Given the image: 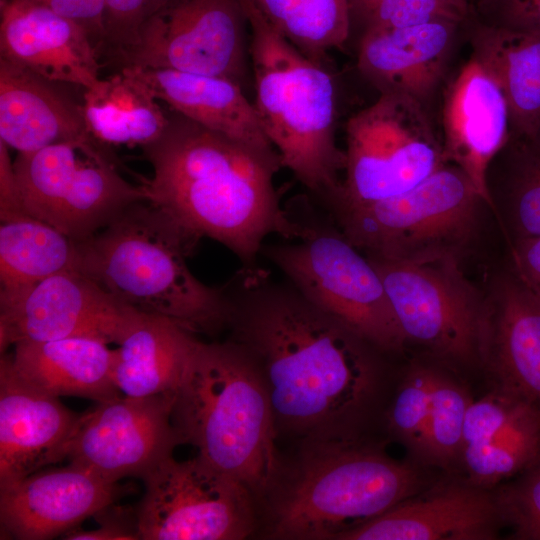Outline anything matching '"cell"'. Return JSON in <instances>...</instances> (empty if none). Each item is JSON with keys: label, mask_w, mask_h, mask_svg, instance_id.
Wrapping results in <instances>:
<instances>
[{"label": "cell", "mask_w": 540, "mask_h": 540, "mask_svg": "<svg viewBox=\"0 0 540 540\" xmlns=\"http://www.w3.org/2000/svg\"><path fill=\"white\" fill-rule=\"evenodd\" d=\"M470 402L461 387L434 372L421 454L423 458L447 464L460 455L464 421Z\"/></svg>", "instance_id": "32"}, {"label": "cell", "mask_w": 540, "mask_h": 540, "mask_svg": "<svg viewBox=\"0 0 540 540\" xmlns=\"http://www.w3.org/2000/svg\"><path fill=\"white\" fill-rule=\"evenodd\" d=\"M125 67L176 114L264 155L279 158L254 103L246 98L237 82L172 69Z\"/></svg>", "instance_id": "22"}, {"label": "cell", "mask_w": 540, "mask_h": 540, "mask_svg": "<svg viewBox=\"0 0 540 540\" xmlns=\"http://www.w3.org/2000/svg\"><path fill=\"white\" fill-rule=\"evenodd\" d=\"M10 354L17 372L56 396L109 401L121 396L113 379L114 350L92 338L20 342Z\"/></svg>", "instance_id": "25"}, {"label": "cell", "mask_w": 540, "mask_h": 540, "mask_svg": "<svg viewBox=\"0 0 540 540\" xmlns=\"http://www.w3.org/2000/svg\"><path fill=\"white\" fill-rule=\"evenodd\" d=\"M142 540H240L254 527L252 493L199 455L169 456L143 479Z\"/></svg>", "instance_id": "11"}, {"label": "cell", "mask_w": 540, "mask_h": 540, "mask_svg": "<svg viewBox=\"0 0 540 540\" xmlns=\"http://www.w3.org/2000/svg\"><path fill=\"white\" fill-rule=\"evenodd\" d=\"M460 455L472 481L479 485L492 484L540 458V430L464 447Z\"/></svg>", "instance_id": "33"}, {"label": "cell", "mask_w": 540, "mask_h": 540, "mask_svg": "<svg viewBox=\"0 0 540 540\" xmlns=\"http://www.w3.org/2000/svg\"><path fill=\"white\" fill-rule=\"evenodd\" d=\"M443 150L492 205L488 171L510 135L506 98L496 79L474 56L462 65L444 94Z\"/></svg>", "instance_id": "18"}, {"label": "cell", "mask_w": 540, "mask_h": 540, "mask_svg": "<svg viewBox=\"0 0 540 540\" xmlns=\"http://www.w3.org/2000/svg\"><path fill=\"white\" fill-rule=\"evenodd\" d=\"M480 202L463 171L445 164L400 195L330 217L365 255L427 261L456 257Z\"/></svg>", "instance_id": "10"}, {"label": "cell", "mask_w": 540, "mask_h": 540, "mask_svg": "<svg viewBox=\"0 0 540 540\" xmlns=\"http://www.w3.org/2000/svg\"><path fill=\"white\" fill-rule=\"evenodd\" d=\"M510 273L540 303V237L513 242Z\"/></svg>", "instance_id": "40"}, {"label": "cell", "mask_w": 540, "mask_h": 540, "mask_svg": "<svg viewBox=\"0 0 540 540\" xmlns=\"http://www.w3.org/2000/svg\"><path fill=\"white\" fill-rule=\"evenodd\" d=\"M31 70L0 57V140L18 153L89 135L82 105Z\"/></svg>", "instance_id": "23"}, {"label": "cell", "mask_w": 540, "mask_h": 540, "mask_svg": "<svg viewBox=\"0 0 540 540\" xmlns=\"http://www.w3.org/2000/svg\"><path fill=\"white\" fill-rule=\"evenodd\" d=\"M43 4L80 25L92 39L104 41V0H45Z\"/></svg>", "instance_id": "41"}, {"label": "cell", "mask_w": 540, "mask_h": 540, "mask_svg": "<svg viewBox=\"0 0 540 540\" xmlns=\"http://www.w3.org/2000/svg\"><path fill=\"white\" fill-rule=\"evenodd\" d=\"M460 23L368 28L360 41L358 69L381 93L405 94L424 103L444 75Z\"/></svg>", "instance_id": "20"}, {"label": "cell", "mask_w": 540, "mask_h": 540, "mask_svg": "<svg viewBox=\"0 0 540 540\" xmlns=\"http://www.w3.org/2000/svg\"><path fill=\"white\" fill-rule=\"evenodd\" d=\"M174 395L119 396L81 414L67 457L117 483L143 479L182 443L172 420Z\"/></svg>", "instance_id": "14"}, {"label": "cell", "mask_w": 540, "mask_h": 540, "mask_svg": "<svg viewBox=\"0 0 540 540\" xmlns=\"http://www.w3.org/2000/svg\"><path fill=\"white\" fill-rule=\"evenodd\" d=\"M500 516L484 492L453 486L413 496L336 539L486 540L495 538Z\"/></svg>", "instance_id": "21"}, {"label": "cell", "mask_w": 540, "mask_h": 540, "mask_svg": "<svg viewBox=\"0 0 540 540\" xmlns=\"http://www.w3.org/2000/svg\"><path fill=\"white\" fill-rule=\"evenodd\" d=\"M137 311L78 270L62 272L0 300V349L20 342L85 337L120 341Z\"/></svg>", "instance_id": "15"}, {"label": "cell", "mask_w": 540, "mask_h": 540, "mask_svg": "<svg viewBox=\"0 0 540 540\" xmlns=\"http://www.w3.org/2000/svg\"><path fill=\"white\" fill-rule=\"evenodd\" d=\"M29 215L23 205L9 147L0 140V220L1 222Z\"/></svg>", "instance_id": "42"}, {"label": "cell", "mask_w": 540, "mask_h": 540, "mask_svg": "<svg viewBox=\"0 0 540 540\" xmlns=\"http://www.w3.org/2000/svg\"><path fill=\"white\" fill-rule=\"evenodd\" d=\"M0 57L54 83L86 89L101 78L88 32L33 0H0Z\"/></svg>", "instance_id": "19"}, {"label": "cell", "mask_w": 540, "mask_h": 540, "mask_svg": "<svg viewBox=\"0 0 540 540\" xmlns=\"http://www.w3.org/2000/svg\"><path fill=\"white\" fill-rule=\"evenodd\" d=\"M470 18L495 28L540 32V0H474Z\"/></svg>", "instance_id": "38"}, {"label": "cell", "mask_w": 540, "mask_h": 540, "mask_svg": "<svg viewBox=\"0 0 540 540\" xmlns=\"http://www.w3.org/2000/svg\"><path fill=\"white\" fill-rule=\"evenodd\" d=\"M498 506L517 538L540 540V458L521 481L500 496Z\"/></svg>", "instance_id": "36"}, {"label": "cell", "mask_w": 540, "mask_h": 540, "mask_svg": "<svg viewBox=\"0 0 540 540\" xmlns=\"http://www.w3.org/2000/svg\"><path fill=\"white\" fill-rule=\"evenodd\" d=\"M422 485L415 468L356 440L302 443L292 467L270 488L269 535L336 539L413 497Z\"/></svg>", "instance_id": "5"}, {"label": "cell", "mask_w": 540, "mask_h": 540, "mask_svg": "<svg viewBox=\"0 0 540 540\" xmlns=\"http://www.w3.org/2000/svg\"><path fill=\"white\" fill-rule=\"evenodd\" d=\"M454 6L460 11V13L469 19L471 16V3L470 0H450Z\"/></svg>", "instance_id": "44"}, {"label": "cell", "mask_w": 540, "mask_h": 540, "mask_svg": "<svg viewBox=\"0 0 540 540\" xmlns=\"http://www.w3.org/2000/svg\"><path fill=\"white\" fill-rule=\"evenodd\" d=\"M268 22L290 43L319 63L349 36V0H253Z\"/></svg>", "instance_id": "30"}, {"label": "cell", "mask_w": 540, "mask_h": 540, "mask_svg": "<svg viewBox=\"0 0 540 540\" xmlns=\"http://www.w3.org/2000/svg\"><path fill=\"white\" fill-rule=\"evenodd\" d=\"M95 516L100 518L97 529L89 531L72 529L64 534V538L72 540L141 539L137 508L130 512L125 508L115 507V503H113L98 512Z\"/></svg>", "instance_id": "39"}, {"label": "cell", "mask_w": 540, "mask_h": 540, "mask_svg": "<svg viewBox=\"0 0 540 540\" xmlns=\"http://www.w3.org/2000/svg\"><path fill=\"white\" fill-rule=\"evenodd\" d=\"M309 206L286 207L295 237L261 253L305 298L376 348H400L406 338L377 270L326 211Z\"/></svg>", "instance_id": "7"}, {"label": "cell", "mask_w": 540, "mask_h": 540, "mask_svg": "<svg viewBox=\"0 0 540 540\" xmlns=\"http://www.w3.org/2000/svg\"><path fill=\"white\" fill-rule=\"evenodd\" d=\"M251 31L254 106L281 166L322 201L339 187L344 151L335 140L330 74L283 37L253 0H242Z\"/></svg>", "instance_id": "6"}, {"label": "cell", "mask_w": 540, "mask_h": 540, "mask_svg": "<svg viewBox=\"0 0 540 540\" xmlns=\"http://www.w3.org/2000/svg\"><path fill=\"white\" fill-rule=\"evenodd\" d=\"M496 158L513 242L540 237V127L529 134L509 135Z\"/></svg>", "instance_id": "31"}, {"label": "cell", "mask_w": 540, "mask_h": 540, "mask_svg": "<svg viewBox=\"0 0 540 540\" xmlns=\"http://www.w3.org/2000/svg\"><path fill=\"white\" fill-rule=\"evenodd\" d=\"M13 167L26 212L78 242L148 200L146 187L127 181L90 135L18 153Z\"/></svg>", "instance_id": "9"}, {"label": "cell", "mask_w": 540, "mask_h": 540, "mask_svg": "<svg viewBox=\"0 0 540 540\" xmlns=\"http://www.w3.org/2000/svg\"><path fill=\"white\" fill-rule=\"evenodd\" d=\"M122 487L79 465L37 471L0 487L1 531L19 540L64 535L122 495Z\"/></svg>", "instance_id": "16"}, {"label": "cell", "mask_w": 540, "mask_h": 540, "mask_svg": "<svg viewBox=\"0 0 540 540\" xmlns=\"http://www.w3.org/2000/svg\"><path fill=\"white\" fill-rule=\"evenodd\" d=\"M166 0H104V41L123 57L138 42L145 21Z\"/></svg>", "instance_id": "37"}, {"label": "cell", "mask_w": 540, "mask_h": 540, "mask_svg": "<svg viewBox=\"0 0 540 540\" xmlns=\"http://www.w3.org/2000/svg\"><path fill=\"white\" fill-rule=\"evenodd\" d=\"M197 242L149 200L127 207L78 242V271L125 305L164 317L192 334L229 327L230 291L201 282L187 257Z\"/></svg>", "instance_id": "3"}, {"label": "cell", "mask_w": 540, "mask_h": 540, "mask_svg": "<svg viewBox=\"0 0 540 540\" xmlns=\"http://www.w3.org/2000/svg\"><path fill=\"white\" fill-rule=\"evenodd\" d=\"M72 270H78V241L31 215L1 222L0 300Z\"/></svg>", "instance_id": "29"}, {"label": "cell", "mask_w": 540, "mask_h": 540, "mask_svg": "<svg viewBox=\"0 0 540 540\" xmlns=\"http://www.w3.org/2000/svg\"><path fill=\"white\" fill-rule=\"evenodd\" d=\"M81 414L0 360V487L67 457Z\"/></svg>", "instance_id": "17"}, {"label": "cell", "mask_w": 540, "mask_h": 540, "mask_svg": "<svg viewBox=\"0 0 540 540\" xmlns=\"http://www.w3.org/2000/svg\"><path fill=\"white\" fill-rule=\"evenodd\" d=\"M33 1H37V2L43 3L45 0H33Z\"/></svg>", "instance_id": "45"}, {"label": "cell", "mask_w": 540, "mask_h": 540, "mask_svg": "<svg viewBox=\"0 0 540 540\" xmlns=\"http://www.w3.org/2000/svg\"><path fill=\"white\" fill-rule=\"evenodd\" d=\"M384 1L386 0H349L351 13L355 12L365 19Z\"/></svg>", "instance_id": "43"}, {"label": "cell", "mask_w": 540, "mask_h": 540, "mask_svg": "<svg viewBox=\"0 0 540 540\" xmlns=\"http://www.w3.org/2000/svg\"><path fill=\"white\" fill-rule=\"evenodd\" d=\"M495 302L493 363L502 390L540 407V303L511 273Z\"/></svg>", "instance_id": "26"}, {"label": "cell", "mask_w": 540, "mask_h": 540, "mask_svg": "<svg viewBox=\"0 0 540 540\" xmlns=\"http://www.w3.org/2000/svg\"><path fill=\"white\" fill-rule=\"evenodd\" d=\"M242 0H166L143 24L124 66L245 76Z\"/></svg>", "instance_id": "13"}, {"label": "cell", "mask_w": 540, "mask_h": 540, "mask_svg": "<svg viewBox=\"0 0 540 540\" xmlns=\"http://www.w3.org/2000/svg\"><path fill=\"white\" fill-rule=\"evenodd\" d=\"M172 424L208 464L261 496L280 465L276 426L260 371L236 342L199 341L174 393Z\"/></svg>", "instance_id": "4"}, {"label": "cell", "mask_w": 540, "mask_h": 540, "mask_svg": "<svg viewBox=\"0 0 540 540\" xmlns=\"http://www.w3.org/2000/svg\"><path fill=\"white\" fill-rule=\"evenodd\" d=\"M142 150L152 167L151 178L142 182L148 200L197 243L215 240L243 267H253L267 237H295L296 223L274 186L282 167L278 157L179 114Z\"/></svg>", "instance_id": "2"}, {"label": "cell", "mask_w": 540, "mask_h": 540, "mask_svg": "<svg viewBox=\"0 0 540 540\" xmlns=\"http://www.w3.org/2000/svg\"><path fill=\"white\" fill-rule=\"evenodd\" d=\"M230 294L231 340L256 363L276 430L302 443L356 440L379 384L374 345L256 266Z\"/></svg>", "instance_id": "1"}, {"label": "cell", "mask_w": 540, "mask_h": 540, "mask_svg": "<svg viewBox=\"0 0 540 540\" xmlns=\"http://www.w3.org/2000/svg\"><path fill=\"white\" fill-rule=\"evenodd\" d=\"M420 101L381 93L346 124L344 178L322 201L329 215L400 195L447 164Z\"/></svg>", "instance_id": "8"}, {"label": "cell", "mask_w": 540, "mask_h": 540, "mask_svg": "<svg viewBox=\"0 0 540 540\" xmlns=\"http://www.w3.org/2000/svg\"><path fill=\"white\" fill-rule=\"evenodd\" d=\"M434 371L412 370L401 384L389 413L391 431L417 454L423 450Z\"/></svg>", "instance_id": "34"}, {"label": "cell", "mask_w": 540, "mask_h": 540, "mask_svg": "<svg viewBox=\"0 0 540 540\" xmlns=\"http://www.w3.org/2000/svg\"><path fill=\"white\" fill-rule=\"evenodd\" d=\"M82 111L89 135L105 146L150 145L169 116L148 87L128 68L84 89Z\"/></svg>", "instance_id": "27"}, {"label": "cell", "mask_w": 540, "mask_h": 540, "mask_svg": "<svg viewBox=\"0 0 540 540\" xmlns=\"http://www.w3.org/2000/svg\"><path fill=\"white\" fill-rule=\"evenodd\" d=\"M377 270L406 338L469 360L482 350L487 313L456 257L406 261L366 255Z\"/></svg>", "instance_id": "12"}, {"label": "cell", "mask_w": 540, "mask_h": 540, "mask_svg": "<svg viewBox=\"0 0 540 540\" xmlns=\"http://www.w3.org/2000/svg\"><path fill=\"white\" fill-rule=\"evenodd\" d=\"M198 343L169 319L137 311L114 350L117 388L129 397L174 395Z\"/></svg>", "instance_id": "24"}, {"label": "cell", "mask_w": 540, "mask_h": 540, "mask_svg": "<svg viewBox=\"0 0 540 540\" xmlns=\"http://www.w3.org/2000/svg\"><path fill=\"white\" fill-rule=\"evenodd\" d=\"M366 29H395L440 20H467L450 0H386L365 19Z\"/></svg>", "instance_id": "35"}, {"label": "cell", "mask_w": 540, "mask_h": 540, "mask_svg": "<svg viewBox=\"0 0 540 540\" xmlns=\"http://www.w3.org/2000/svg\"><path fill=\"white\" fill-rule=\"evenodd\" d=\"M474 55L496 79L506 98L510 135L540 127V32H519L476 21Z\"/></svg>", "instance_id": "28"}]
</instances>
